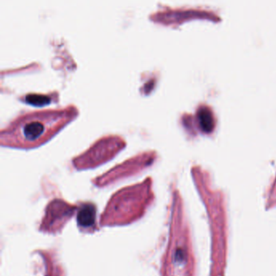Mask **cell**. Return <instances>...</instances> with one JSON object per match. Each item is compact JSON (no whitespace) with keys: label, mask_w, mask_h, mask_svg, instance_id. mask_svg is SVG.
Returning <instances> with one entry per match:
<instances>
[{"label":"cell","mask_w":276,"mask_h":276,"mask_svg":"<svg viewBox=\"0 0 276 276\" xmlns=\"http://www.w3.org/2000/svg\"><path fill=\"white\" fill-rule=\"evenodd\" d=\"M153 200L151 181L130 186L116 193L103 212L101 225H127L140 218Z\"/></svg>","instance_id":"6da1fadb"},{"label":"cell","mask_w":276,"mask_h":276,"mask_svg":"<svg viewBox=\"0 0 276 276\" xmlns=\"http://www.w3.org/2000/svg\"><path fill=\"white\" fill-rule=\"evenodd\" d=\"M71 115L66 112H47L30 114L19 119L7 130V144L36 146L47 140L65 124Z\"/></svg>","instance_id":"7a4b0ae2"},{"label":"cell","mask_w":276,"mask_h":276,"mask_svg":"<svg viewBox=\"0 0 276 276\" xmlns=\"http://www.w3.org/2000/svg\"><path fill=\"white\" fill-rule=\"evenodd\" d=\"M176 207L174 210V223L170 246L163 266V276H189V252L186 238L181 231Z\"/></svg>","instance_id":"3957f363"},{"label":"cell","mask_w":276,"mask_h":276,"mask_svg":"<svg viewBox=\"0 0 276 276\" xmlns=\"http://www.w3.org/2000/svg\"><path fill=\"white\" fill-rule=\"evenodd\" d=\"M75 210V206L63 200H53L47 207L40 229L50 233L58 232L73 216Z\"/></svg>","instance_id":"277c9868"},{"label":"cell","mask_w":276,"mask_h":276,"mask_svg":"<svg viewBox=\"0 0 276 276\" xmlns=\"http://www.w3.org/2000/svg\"><path fill=\"white\" fill-rule=\"evenodd\" d=\"M97 211L93 204L87 203L82 206L78 211L77 221L82 230H93L96 225Z\"/></svg>","instance_id":"5b68a950"},{"label":"cell","mask_w":276,"mask_h":276,"mask_svg":"<svg viewBox=\"0 0 276 276\" xmlns=\"http://www.w3.org/2000/svg\"><path fill=\"white\" fill-rule=\"evenodd\" d=\"M199 122L200 127L205 132H210L213 129V118L211 116V112L207 109H202L199 112Z\"/></svg>","instance_id":"8992f818"},{"label":"cell","mask_w":276,"mask_h":276,"mask_svg":"<svg viewBox=\"0 0 276 276\" xmlns=\"http://www.w3.org/2000/svg\"><path fill=\"white\" fill-rule=\"evenodd\" d=\"M28 103L35 105H44L50 101V98L47 96L42 95H28L26 98Z\"/></svg>","instance_id":"52a82bcc"}]
</instances>
